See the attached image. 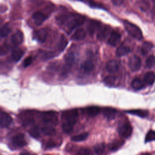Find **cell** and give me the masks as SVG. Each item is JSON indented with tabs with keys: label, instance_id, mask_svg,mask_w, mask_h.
<instances>
[{
	"label": "cell",
	"instance_id": "cell-1",
	"mask_svg": "<svg viewBox=\"0 0 155 155\" xmlns=\"http://www.w3.org/2000/svg\"><path fill=\"white\" fill-rule=\"evenodd\" d=\"M123 24L126 31L132 37L138 40L143 38L142 32L139 27L127 21H123Z\"/></svg>",
	"mask_w": 155,
	"mask_h": 155
},
{
	"label": "cell",
	"instance_id": "cell-2",
	"mask_svg": "<svg viewBox=\"0 0 155 155\" xmlns=\"http://www.w3.org/2000/svg\"><path fill=\"white\" fill-rule=\"evenodd\" d=\"M64 122L74 125L78 119V111L77 109H71L64 111L62 114Z\"/></svg>",
	"mask_w": 155,
	"mask_h": 155
},
{
	"label": "cell",
	"instance_id": "cell-3",
	"mask_svg": "<svg viewBox=\"0 0 155 155\" xmlns=\"http://www.w3.org/2000/svg\"><path fill=\"white\" fill-rule=\"evenodd\" d=\"M42 120L51 125H56L58 122V113L54 111H48L42 113Z\"/></svg>",
	"mask_w": 155,
	"mask_h": 155
},
{
	"label": "cell",
	"instance_id": "cell-4",
	"mask_svg": "<svg viewBox=\"0 0 155 155\" xmlns=\"http://www.w3.org/2000/svg\"><path fill=\"white\" fill-rule=\"evenodd\" d=\"M133 128L130 124L128 123H124L119 125L117 131L119 134L123 137L127 138L130 137L132 133Z\"/></svg>",
	"mask_w": 155,
	"mask_h": 155
},
{
	"label": "cell",
	"instance_id": "cell-5",
	"mask_svg": "<svg viewBox=\"0 0 155 155\" xmlns=\"http://www.w3.org/2000/svg\"><path fill=\"white\" fill-rule=\"evenodd\" d=\"M128 65L132 71H137L141 67L142 61L139 56L133 55L129 58Z\"/></svg>",
	"mask_w": 155,
	"mask_h": 155
},
{
	"label": "cell",
	"instance_id": "cell-6",
	"mask_svg": "<svg viewBox=\"0 0 155 155\" xmlns=\"http://www.w3.org/2000/svg\"><path fill=\"white\" fill-rule=\"evenodd\" d=\"M84 21V18L82 16H78L71 19L67 23V27L69 30H73L78 27L81 25Z\"/></svg>",
	"mask_w": 155,
	"mask_h": 155
},
{
	"label": "cell",
	"instance_id": "cell-7",
	"mask_svg": "<svg viewBox=\"0 0 155 155\" xmlns=\"http://www.w3.org/2000/svg\"><path fill=\"white\" fill-rule=\"evenodd\" d=\"M12 142L15 146L19 147H24L27 144L24 134L22 133L16 134L12 139Z\"/></svg>",
	"mask_w": 155,
	"mask_h": 155
},
{
	"label": "cell",
	"instance_id": "cell-8",
	"mask_svg": "<svg viewBox=\"0 0 155 155\" xmlns=\"http://www.w3.org/2000/svg\"><path fill=\"white\" fill-rule=\"evenodd\" d=\"M24 39V36H23V33L22 32L18 30H16L12 36L11 40L12 42L13 45H18L21 44Z\"/></svg>",
	"mask_w": 155,
	"mask_h": 155
},
{
	"label": "cell",
	"instance_id": "cell-9",
	"mask_svg": "<svg viewBox=\"0 0 155 155\" xmlns=\"http://www.w3.org/2000/svg\"><path fill=\"white\" fill-rule=\"evenodd\" d=\"M12 122V118L11 116L6 113H2L0 116V125L2 127L7 128L8 127Z\"/></svg>",
	"mask_w": 155,
	"mask_h": 155
},
{
	"label": "cell",
	"instance_id": "cell-10",
	"mask_svg": "<svg viewBox=\"0 0 155 155\" xmlns=\"http://www.w3.org/2000/svg\"><path fill=\"white\" fill-rule=\"evenodd\" d=\"M120 39L121 35L118 32L113 31L108 39V43L112 46H116L119 44Z\"/></svg>",
	"mask_w": 155,
	"mask_h": 155
},
{
	"label": "cell",
	"instance_id": "cell-11",
	"mask_svg": "<svg viewBox=\"0 0 155 155\" xmlns=\"http://www.w3.org/2000/svg\"><path fill=\"white\" fill-rule=\"evenodd\" d=\"M47 37V31L45 28H41L36 31L35 38L36 40L40 42L43 43L45 41Z\"/></svg>",
	"mask_w": 155,
	"mask_h": 155
},
{
	"label": "cell",
	"instance_id": "cell-12",
	"mask_svg": "<svg viewBox=\"0 0 155 155\" xmlns=\"http://www.w3.org/2000/svg\"><path fill=\"white\" fill-rule=\"evenodd\" d=\"M106 68L110 73L116 72L119 68V62L116 60H110L107 63Z\"/></svg>",
	"mask_w": 155,
	"mask_h": 155
},
{
	"label": "cell",
	"instance_id": "cell-13",
	"mask_svg": "<svg viewBox=\"0 0 155 155\" xmlns=\"http://www.w3.org/2000/svg\"><path fill=\"white\" fill-rule=\"evenodd\" d=\"M110 32V28L108 27H104L101 28L97 34V38L100 41L105 40L108 36L109 35Z\"/></svg>",
	"mask_w": 155,
	"mask_h": 155
},
{
	"label": "cell",
	"instance_id": "cell-14",
	"mask_svg": "<svg viewBox=\"0 0 155 155\" xmlns=\"http://www.w3.org/2000/svg\"><path fill=\"white\" fill-rule=\"evenodd\" d=\"M84 111L88 116L94 117V116L97 115L100 113L101 108L98 107L91 106V107H88L85 108L84 110Z\"/></svg>",
	"mask_w": 155,
	"mask_h": 155
},
{
	"label": "cell",
	"instance_id": "cell-15",
	"mask_svg": "<svg viewBox=\"0 0 155 155\" xmlns=\"http://www.w3.org/2000/svg\"><path fill=\"white\" fill-rule=\"evenodd\" d=\"M86 36L85 31L82 28H79L73 33L71 36V39L74 41H81L85 38Z\"/></svg>",
	"mask_w": 155,
	"mask_h": 155
},
{
	"label": "cell",
	"instance_id": "cell-16",
	"mask_svg": "<svg viewBox=\"0 0 155 155\" xmlns=\"http://www.w3.org/2000/svg\"><path fill=\"white\" fill-rule=\"evenodd\" d=\"M33 19L35 24L39 25H41L46 19V16L41 12H35L33 15Z\"/></svg>",
	"mask_w": 155,
	"mask_h": 155
},
{
	"label": "cell",
	"instance_id": "cell-17",
	"mask_svg": "<svg viewBox=\"0 0 155 155\" xmlns=\"http://www.w3.org/2000/svg\"><path fill=\"white\" fill-rule=\"evenodd\" d=\"M103 114L108 119H113L116 114V110L110 107H105L102 109Z\"/></svg>",
	"mask_w": 155,
	"mask_h": 155
},
{
	"label": "cell",
	"instance_id": "cell-18",
	"mask_svg": "<svg viewBox=\"0 0 155 155\" xmlns=\"http://www.w3.org/2000/svg\"><path fill=\"white\" fill-rule=\"evenodd\" d=\"M155 81V74L152 71H148L145 73L143 77V82L146 85H151Z\"/></svg>",
	"mask_w": 155,
	"mask_h": 155
},
{
	"label": "cell",
	"instance_id": "cell-19",
	"mask_svg": "<svg viewBox=\"0 0 155 155\" xmlns=\"http://www.w3.org/2000/svg\"><path fill=\"white\" fill-rule=\"evenodd\" d=\"M145 85V84L144 83L143 81L141 80L140 79H139L138 78H134L131 82L132 88L136 90H139L143 88L144 87Z\"/></svg>",
	"mask_w": 155,
	"mask_h": 155
},
{
	"label": "cell",
	"instance_id": "cell-20",
	"mask_svg": "<svg viewBox=\"0 0 155 155\" xmlns=\"http://www.w3.org/2000/svg\"><path fill=\"white\" fill-rule=\"evenodd\" d=\"M24 54V51L20 48H16L12 51V58L15 62H18Z\"/></svg>",
	"mask_w": 155,
	"mask_h": 155
},
{
	"label": "cell",
	"instance_id": "cell-21",
	"mask_svg": "<svg viewBox=\"0 0 155 155\" xmlns=\"http://www.w3.org/2000/svg\"><path fill=\"white\" fill-rule=\"evenodd\" d=\"M100 26L101 23L99 22L94 20L91 21L88 27V32L90 34H93L97 30H98L100 28Z\"/></svg>",
	"mask_w": 155,
	"mask_h": 155
},
{
	"label": "cell",
	"instance_id": "cell-22",
	"mask_svg": "<svg viewBox=\"0 0 155 155\" xmlns=\"http://www.w3.org/2000/svg\"><path fill=\"white\" fill-rule=\"evenodd\" d=\"M124 141L122 140H116L110 143L108 145V148L111 151H116L120 148L124 143Z\"/></svg>",
	"mask_w": 155,
	"mask_h": 155
},
{
	"label": "cell",
	"instance_id": "cell-23",
	"mask_svg": "<svg viewBox=\"0 0 155 155\" xmlns=\"http://www.w3.org/2000/svg\"><path fill=\"white\" fill-rule=\"evenodd\" d=\"M130 52V48L128 47L125 46V45H120L117 48L116 54L117 56L120 57L128 54Z\"/></svg>",
	"mask_w": 155,
	"mask_h": 155
},
{
	"label": "cell",
	"instance_id": "cell-24",
	"mask_svg": "<svg viewBox=\"0 0 155 155\" xmlns=\"http://www.w3.org/2000/svg\"><path fill=\"white\" fill-rule=\"evenodd\" d=\"M126 112L133 115L138 116L141 117H145L148 115V111L143 110H130L126 111Z\"/></svg>",
	"mask_w": 155,
	"mask_h": 155
},
{
	"label": "cell",
	"instance_id": "cell-25",
	"mask_svg": "<svg viewBox=\"0 0 155 155\" xmlns=\"http://www.w3.org/2000/svg\"><path fill=\"white\" fill-rule=\"evenodd\" d=\"M153 44L149 42H144L140 48V51L142 54H147L149 51L153 48Z\"/></svg>",
	"mask_w": 155,
	"mask_h": 155
},
{
	"label": "cell",
	"instance_id": "cell-26",
	"mask_svg": "<svg viewBox=\"0 0 155 155\" xmlns=\"http://www.w3.org/2000/svg\"><path fill=\"white\" fill-rule=\"evenodd\" d=\"M42 133L47 136H53L55 134V129L51 125H47L44 126L42 128Z\"/></svg>",
	"mask_w": 155,
	"mask_h": 155
},
{
	"label": "cell",
	"instance_id": "cell-27",
	"mask_svg": "<svg viewBox=\"0 0 155 155\" xmlns=\"http://www.w3.org/2000/svg\"><path fill=\"white\" fill-rule=\"evenodd\" d=\"M94 152L97 155H104L105 151V145L104 143H99L94 147Z\"/></svg>",
	"mask_w": 155,
	"mask_h": 155
},
{
	"label": "cell",
	"instance_id": "cell-28",
	"mask_svg": "<svg viewBox=\"0 0 155 155\" xmlns=\"http://www.w3.org/2000/svg\"><path fill=\"white\" fill-rule=\"evenodd\" d=\"M82 69L85 71H92L94 68V64L90 60L85 61L82 65Z\"/></svg>",
	"mask_w": 155,
	"mask_h": 155
},
{
	"label": "cell",
	"instance_id": "cell-29",
	"mask_svg": "<svg viewBox=\"0 0 155 155\" xmlns=\"http://www.w3.org/2000/svg\"><path fill=\"white\" fill-rule=\"evenodd\" d=\"M11 28L8 25V24H5L1 29H0V35L2 37H7L11 32Z\"/></svg>",
	"mask_w": 155,
	"mask_h": 155
},
{
	"label": "cell",
	"instance_id": "cell-30",
	"mask_svg": "<svg viewBox=\"0 0 155 155\" xmlns=\"http://www.w3.org/2000/svg\"><path fill=\"white\" fill-rule=\"evenodd\" d=\"M67 44H68V41H67V38L64 35H62L60 39V41H59L58 45L59 51H62L67 47Z\"/></svg>",
	"mask_w": 155,
	"mask_h": 155
},
{
	"label": "cell",
	"instance_id": "cell-31",
	"mask_svg": "<svg viewBox=\"0 0 155 155\" xmlns=\"http://www.w3.org/2000/svg\"><path fill=\"white\" fill-rule=\"evenodd\" d=\"M30 135L35 139H38L40 137V130L38 127L35 126L33 127L29 131Z\"/></svg>",
	"mask_w": 155,
	"mask_h": 155
},
{
	"label": "cell",
	"instance_id": "cell-32",
	"mask_svg": "<svg viewBox=\"0 0 155 155\" xmlns=\"http://www.w3.org/2000/svg\"><path fill=\"white\" fill-rule=\"evenodd\" d=\"M88 136V133H82L81 134H79L78 135L74 136L71 137V140L74 141V142H80V141H83L85 140Z\"/></svg>",
	"mask_w": 155,
	"mask_h": 155
},
{
	"label": "cell",
	"instance_id": "cell-33",
	"mask_svg": "<svg viewBox=\"0 0 155 155\" xmlns=\"http://www.w3.org/2000/svg\"><path fill=\"white\" fill-rule=\"evenodd\" d=\"M146 67L147 68H152L155 65V57L153 55L150 56L146 60Z\"/></svg>",
	"mask_w": 155,
	"mask_h": 155
},
{
	"label": "cell",
	"instance_id": "cell-34",
	"mask_svg": "<svg viewBox=\"0 0 155 155\" xmlns=\"http://www.w3.org/2000/svg\"><path fill=\"white\" fill-rule=\"evenodd\" d=\"M76 155H93V154L89 148L83 147L78 150Z\"/></svg>",
	"mask_w": 155,
	"mask_h": 155
},
{
	"label": "cell",
	"instance_id": "cell-35",
	"mask_svg": "<svg viewBox=\"0 0 155 155\" xmlns=\"http://www.w3.org/2000/svg\"><path fill=\"white\" fill-rule=\"evenodd\" d=\"M73 129V125L68 124V123H65L64 122L62 124V130L63 131L67 133V134H69L70 133L72 132Z\"/></svg>",
	"mask_w": 155,
	"mask_h": 155
},
{
	"label": "cell",
	"instance_id": "cell-36",
	"mask_svg": "<svg viewBox=\"0 0 155 155\" xmlns=\"http://www.w3.org/2000/svg\"><path fill=\"white\" fill-rule=\"evenodd\" d=\"M115 81V77L113 76H108L104 78V82L107 85H112Z\"/></svg>",
	"mask_w": 155,
	"mask_h": 155
},
{
	"label": "cell",
	"instance_id": "cell-37",
	"mask_svg": "<svg viewBox=\"0 0 155 155\" xmlns=\"http://www.w3.org/2000/svg\"><path fill=\"white\" fill-rule=\"evenodd\" d=\"M155 140V131L150 130L147 133L145 137V142H150L151 140Z\"/></svg>",
	"mask_w": 155,
	"mask_h": 155
},
{
	"label": "cell",
	"instance_id": "cell-38",
	"mask_svg": "<svg viewBox=\"0 0 155 155\" xmlns=\"http://www.w3.org/2000/svg\"><path fill=\"white\" fill-rule=\"evenodd\" d=\"M66 62L68 64L71 65L73 64V62H74V55L72 53H69L68 54L66 55Z\"/></svg>",
	"mask_w": 155,
	"mask_h": 155
},
{
	"label": "cell",
	"instance_id": "cell-39",
	"mask_svg": "<svg viewBox=\"0 0 155 155\" xmlns=\"http://www.w3.org/2000/svg\"><path fill=\"white\" fill-rule=\"evenodd\" d=\"M33 62V59L31 56H29V57H27L25 60H24V67H28Z\"/></svg>",
	"mask_w": 155,
	"mask_h": 155
},
{
	"label": "cell",
	"instance_id": "cell-40",
	"mask_svg": "<svg viewBox=\"0 0 155 155\" xmlns=\"http://www.w3.org/2000/svg\"><path fill=\"white\" fill-rule=\"evenodd\" d=\"M56 143L53 140H49L45 145V147L47 148H52L56 147Z\"/></svg>",
	"mask_w": 155,
	"mask_h": 155
},
{
	"label": "cell",
	"instance_id": "cell-41",
	"mask_svg": "<svg viewBox=\"0 0 155 155\" xmlns=\"http://www.w3.org/2000/svg\"><path fill=\"white\" fill-rule=\"evenodd\" d=\"M34 122V120L32 118L28 117V118H26L24 120L23 123L24 125H30L31 124H33Z\"/></svg>",
	"mask_w": 155,
	"mask_h": 155
},
{
	"label": "cell",
	"instance_id": "cell-42",
	"mask_svg": "<svg viewBox=\"0 0 155 155\" xmlns=\"http://www.w3.org/2000/svg\"><path fill=\"white\" fill-rule=\"evenodd\" d=\"M113 3L115 5H119L120 4H122L124 2V0H111Z\"/></svg>",
	"mask_w": 155,
	"mask_h": 155
},
{
	"label": "cell",
	"instance_id": "cell-43",
	"mask_svg": "<svg viewBox=\"0 0 155 155\" xmlns=\"http://www.w3.org/2000/svg\"><path fill=\"white\" fill-rule=\"evenodd\" d=\"M19 155H30V154L27 151H23V152H21L19 154Z\"/></svg>",
	"mask_w": 155,
	"mask_h": 155
},
{
	"label": "cell",
	"instance_id": "cell-44",
	"mask_svg": "<svg viewBox=\"0 0 155 155\" xmlns=\"http://www.w3.org/2000/svg\"><path fill=\"white\" fill-rule=\"evenodd\" d=\"M142 155H150L149 154H147V153H145V154H142Z\"/></svg>",
	"mask_w": 155,
	"mask_h": 155
},
{
	"label": "cell",
	"instance_id": "cell-45",
	"mask_svg": "<svg viewBox=\"0 0 155 155\" xmlns=\"http://www.w3.org/2000/svg\"><path fill=\"white\" fill-rule=\"evenodd\" d=\"M48 155H49V154H48Z\"/></svg>",
	"mask_w": 155,
	"mask_h": 155
}]
</instances>
